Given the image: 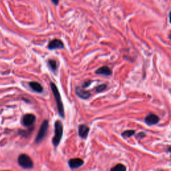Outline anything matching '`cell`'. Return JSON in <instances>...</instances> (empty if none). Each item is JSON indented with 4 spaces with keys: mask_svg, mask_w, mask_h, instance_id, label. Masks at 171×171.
Segmentation results:
<instances>
[{
    "mask_svg": "<svg viewBox=\"0 0 171 171\" xmlns=\"http://www.w3.org/2000/svg\"><path fill=\"white\" fill-rule=\"evenodd\" d=\"M50 86H51V89H52V91L53 93V95L54 96L55 102H56L57 108H58V114L62 118H64V116H65V114H64V106H63V103L62 101L60 94H59V92L56 86V85H55L54 83L51 82Z\"/></svg>",
    "mask_w": 171,
    "mask_h": 171,
    "instance_id": "1",
    "label": "cell"
},
{
    "mask_svg": "<svg viewBox=\"0 0 171 171\" xmlns=\"http://www.w3.org/2000/svg\"><path fill=\"white\" fill-rule=\"evenodd\" d=\"M55 135L52 138V144L55 147H58L63 136V125L61 121H55Z\"/></svg>",
    "mask_w": 171,
    "mask_h": 171,
    "instance_id": "2",
    "label": "cell"
},
{
    "mask_svg": "<svg viewBox=\"0 0 171 171\" xmlns=\"http://www.w3.org/2000/svg\"><path fill=\"white\" fill-rule=\"evenodd\" d=\"M48 126H49V122L48 120H45V121L42 123V125L40 128L39 132H38L36 138V143H40L42 141L44 140L45 136H46L47 132L48 130Z\"/></svg>",
    "mask_w": 171,
    "mask_h": 171,
    "instance_id": "3",
    "label": "cell"
},
{
    "mask_svg": "<svg viewBox=\"0 0 171 171\" xmlns=\"http://www.w3.org/2000/svg\"><path fill=\"white\" fill-rule=\"evenodd\" d=\"M18 163L21 167L27 169H32L33 166V162L31 158L24 154L20 155L18 157Z\"/></svg>",
    "mask_w": 171,
    "mask_h": 171,
    "instance_id": "4",
    "label": "cell"
},
{
    "mask_svg": "<svg viewBox=\"0 0 171 171\" xmlns=\"http://www.w3.org/2000/svg\"><path fill=\"white\" fill-rule=\"evenodd\" d=\"M64 48V44L63 42L59 39H54L51 40L48 45V48L50 50H59Z\"/></svg>",
    "mask_w": 171,
    "mask_h": 171,
    "instance_id": "5",
    "label": "cell"
},
{
    "mask_svg": "<svg viewBox=\"0 0 171 171\" xmlns=\"http://www.w3.org/2000/svg\"><path fill=\"white\" fill-rule=\"evenodd\" d=\"M144 121L147 125L152 126V125H156L157 123H159V122L160 121V118L157 116V115L151 113V114H149L148 116L145 118Z\"/></svg>",
    "mask_w": 171,
    "mask_h": 171,
    "instance_id": "6",
    "label": "cell"
},
{
    "mask_svg": "<svg viewBox=\"0 0 171 171\" xmlns=\"http://www.w3.org/2000/svg\"><path fill=\"white\" fill-rule=\"evenodd\" d=\"M36 121V116L32 114H27L22 118V124L25 126H30Z\"/></svg>",
    "mask_w": 171,
    "mask_h": 171,
    "instance_id": "7",
    "label": "cell"
},
{
    "mask_svg": "<svg viewBox=\"0 0 171 171\" xmlns=\"http://www.w3.org/2000/svg\"><path fill=\"white\" fill-rule=\"evenodd\" d=\"M75 91H76V95L83 100H87L91 96V94L82 88L76 87Z\"/></svg>",
    "mask_w": 171,
    "mask_h": 171,
    "instance_id": "8",
    "label": "cell"
},
{
    "mask_svg": "<svg viewBox=\"0 0 171 171\" xmlns=\"http://www.w3.org/2000/svg\"><path fill=\"white\" fill-rule=\"evenodd\" d=\"M84 163V162L82 159H79V158H76V159H70L68 161V166L72 169H78L82 166Z\"/></svg>",
    "mask_w": 171,
    "mask_h": 171,
    "instance_id": "9",
    "label": "cell"
},
{
    "mask_svg": "<svg viewBox=\"0 0 171 171\" xmlns=\"http://www.w3.org/2000/svg\"><path fill=\"white\" fill-rule=\"evenodd\" d=\"M90 131V128L88 126L85 125H81L79 126L78 128V134L80 137L83 139H86L88 135V132Z\"/></svg>",
    "mask_w": 171,
    "mask_h": 171,
    "instance_id": "10",
    "label": "cell"
},
{
    "mask_svg": "<svg viewBox=\"0 0 171 171\" xmlns=\"http://www.w3.org/2000/svg\"><path fill=\"white\" fill-rule=\"evenodd\" d=\"M95 73L96 74H99V75L110 76V75H112V70H111L108 66H102V67H100V68H98L97 70H96Z\"/></svg>",
    "mask_w": 171,
    "mask_h": 171,
    "instance_id": "11",
    "label": "cell"
},
{
    "mask_svg": "<svg viewBox=\"0 0 171 171\" xmlns=\"http://www.w3.org/2000/svg\"><path fill=\"white\" fill-rule=\"evenodd\" d=\"M29 87L32 88V90L34 92H36L37 93H42L44 90V88H43L42 86L37 82H30L29 83Z\"/></svg>",
    "mask_w": 171,
    "mask_h": 171,
    "instance_id": "12",
    "label": "cell"
},
{
    "mask_svg": "<svg viewBox=\"0 0 171 171\" xmlns=\"http://www.w3.org/2000/svg\"><path fill=\"white\" fill-rule=\"evenodd\" d=\"M48 65L50 68V69L53 72H55L58 69V63L55 60V59H48Z\"/></svg>",
    "mask_w": 171,
    "mask_h": 171,
    "instance_id": "13",
    "label": "cell"
},
{
    "mask_svg": "<svg viewBox=\"0 0 171 171\" xmlns=\"http://www.w3.org/2000/svg\"><path fill=\"white\" fill-rule=\"evenodd\" d=\"M110 171H126V167L124 164H118L111 169Z\"/></svg>",
    "mask_w": 171,
    "mask_h": 171,
    "instance_id": "14",
    "label": "cell"
},
{
    "mask_svg": "<svg viewBox=\"0 0 171 171\" xmlns=\"http://www.w3.org/2000/svg\"><path fill=\"white\" fill-rule=\"evenodd\" d=\"M135 134V131L133 130H126L124 132H122V136H124V137L125 138H128V137H131L132 136H133Z\"/></svg>",
    "mask_w": 171,
    "mask_h": 171,
    "instance_id": "15",
    "label": "cell"
},
{
    "mask_svg": "<svg viewBox=\"0 0 171 171\" xmlns=\"http://www.w3.org/2000/svg\"><path fill=\"white\" fill-rule=\"evenodd\" d=\"M106 88H107V86H106V84H101V85L98 86L96 88V91L98 93L102 92L104 91Z\"/></svg>",
    "mask_w": 171,
    "mask_h": 171,
    "instance_id": "16",
    "label": "cell"
},
{
    "mask_svg": "<svg viewBox=\"0 0 171 171\" xmlns=\"http://www.w3.org/2000/svg\"><path fill=\"white\" fill-rule=\"evenodd\" d=\"M91 82H92V81H90V80L86 81V82L83 84V85H82V88H86L88 87L91 84Z\"/></svg>",
    "mask_w": 171,
    "mask_h": 171,
    "instance_id": "17",
    "label": "cell"
},
{
    "mask_svg": "<svg viewBox=\"0 0 171 171\" xmlns=\"http://www.w3.org/2000/svg\"><path fill=\"white\" fill-rule=\"evenodd\" d=\"M51 1H52V2L55 6H57L59 3V0H51Z\"/></svg>",
    "mask_w": 171,
    "mask_h": 171,
    "instance_id": "18",
    "label": "cell"
},
{
    "mask_svg": "<svg viewBox=\"0 0 171 171\" xmlns=\"http://www.w3.org/2000/svg\"><path fill=\"white\" fill-rule=\"evenodd\" d=\"M138 136L139 138H143L144 136H145V133H144V132H140V133H139Z\"/></svg>",
    "mask_w": 171,
    "mask_h": 171,
    "instance_id": "19",
    "label": "cell"
}]
</instances>
